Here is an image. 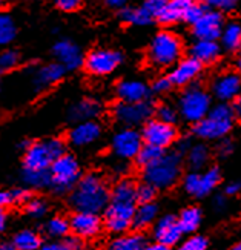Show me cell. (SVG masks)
I'll list each match as a JSON object with an SVG mask.
<instances>
[{
	"label": "cell",
	"mask_w": 241,
	"mask_h": 250,
	"mask_svg": "<svg viewBox=\"0 0 241 250\" xmlns=\"http://www.w3.org/2000/svg\"><path fill=\"white\" fill-rule=\"evenodd\" d=\"M111 147L118 158L131 160V158H135L138 155L140 149L143 147V138H141V134L134 127H125V129H120L112 137Z\"/></svg>",
	"instance_id": "13"
},
{
	"label": "cell",
	"mask_w": 241,
	"mask_h": 250,
	"mask_svg": "<svg viewBox=\"0 0 241 250\" xmlns=\"http://www.w3.org/2000/svg\"><path fill=\"white\" fill-rule=\"evenodd\" d=\"M143 250H172V249L168 247V246H164V244H160V243H154V244L145 247Z\"/></svg>",
	"instance_id": "57"
},
{
	"label": "cell",
	"mask_w": 241,
	"mask_h": 250,
	"mask_svg": "<svg viewBox=\"0 0 241 250\" xmlns=\"http://www.w3.org/2000/svg\"><path fill=\"white\" fill-rule=\"evenodd\" d=\"M111 198L105 180L97 173H88L80 178L71 193V204L77 212L98 213L106 209Z\"/></svg>",
	"instance_id": "2"
},
{
	"label": "cell",
	"mask_w": 241,
	"mask_h": 250,
	"mask_svg": "<svg viewBox=\"0 0 241 250\" xmlns=\"http://www.w3.org/2000/svg\"><path fill=\"white\" fill-rule=\"evenodd\" d=\"M204 6L203 5H200V3H192V6L186 11V14H184V19H183V21H186V23H189V25H194V23H197V21L200 20V17L204 14Z\"/></svg>",
	"instance_id": "44"
},
{
	"label": "cell",
	"mask_w": 241,
	"mask_h": 250,
	"mask_svg": "<svg viewBox=\"0 0 241 250\" xmlns=\"http://www.w3.org/2000/svg\"><path fill=\"white\" fill-rule=\"evenodd\" d=\"M52 2L56 8L63 11V13H74L82 6L83 0H52Z\"/></svg>",
	"instance_id": "45"
},
{
	"label": "cell",
	"mask_w": 241,
	"mask_h": 250,
	"mask_svg": "<svg viewBox=\"0 0 241 250\" xmlns=\"http://www.w3.org/2000/svg\"><path fill=\"white\" fill-rule=\"evenodd\" d=\"M102 112V103L95 99H83L77 103H74L69 107L68 117L71 122H92L98 114Z\"/></svg>",
	"instance_id": "23"
},
{
	"label": "cell",
	"mask_w": 241,
	"mask_h": 250,
	"mask_svg": "<svg viewBox=\"0 0 241 250\" xmlns=\"http://www.w3.org/2000/svg\"><path fill=\"white\" fill-rule=\"evenodd\" d=\"M22 180L29 188L43 189L51 186V173L48 170H31L25 169L22 173Z\"/></svg>",
	"instance_id": "33"
},
{
	"label": "cell",
	"mask_w": 241,
	"mask_h": 250,
	"mask_svg": "<svg viewBox=\"0 0 241 250\" xmlns=\"http://www.w3.org/2000/svg\"><path fill=\"white\" fill-rule=\"evenodd\" d=\"M172 88V83L169 82L168 77H160L154 83H152V92L155 94H166Z\"/></svg>",
	"instance_id": "46"
},
{
	"label": "cell",
	"mask_w": 241,
	"mask_h": 250,
	"mask_svg": "<svg viewBox=\"0 0 241 250\" xmlns=\"http://www.w3.org/2000/svg\"><path fill=\"white\" fill-rule=\"evenodd\" d=\"M52 54H54V57L57 59V63H60L66 71L79 69L85 62L82 49L68 39L59 40L56 45L52 46Z\"/></svg>",
	"instance_id": "16"
},
{
	"label": "cell",
	"mask_w": 241,
	"mask_h": 250,
	"mask_svg": "<svg viewBox=\"0 0 241 250\" xmlns=\"http://www.w3.org/2000/svg\"><path fill=\"white\" fill-rule=\"evenodd\" d=\"M149 95L148 86L140 80H123L117 84V97L123 103L146 102Z\"/></svg>",
	"instance_id": "22"
},
{
	"label": "cell",
	"mask_w": 241,
	"mask_h": 250,
	"mask_svg": "<svg viewBox=\"0 0 241 250\" xmlns=\"http://www.w3.org/2000/svg\"><path fill=\"white\" fill-rule=\"evenodd\" d=\"M240 190H241V184L238 181H232V183L226 184L224 195H226V197H234V195H237Z\"/></svg>",
	"instance_id": "50"
},
{
	"label": "cell",
	"mask_w": 241,
	"mask_h": 250,
	"mask_svg": "<svg viewBox=\"0 0 241 250\" xmlns=\"http://www.w3.org/2000/svg\"><path fill=\"white\" fill-rule=\"evenodd\" d=\"M195 0H169L161 11V14L157 17V20L161 25H175L184 19L186 11H188Z\"/></svg>",
	"instance_id": "24"
},
{
	"label": "cell",
	"mask_w": 241,
	"mask_h": 250,
	"mask_svg": "<svg viewBox=\"0 0 241 250\" xmlns=\"http://www.w3.org/2000/svg\"><path fill=\"white\" fill-rule=\"evenodd\" d=\"M20 62V56L19 52L14 49H6L0 52V77L3 74L13 71Z\"/></svg>",
	"instance_id": "37"
},
{
	"label": "cell",
	"mask_w": 241,
	"mask_h": 250,
	"mask_svg": "<svg viewBox=\"0 0 241 250\" xmlns=\"http://www.w3.org/2000/svg\"><path fill=\"white\" fill-rule=\"evenodd\" d=\"M39 250H69V247L66 246V243H48L43 244Z\"/></svg>",
	"instance_id": "52"
},
{
	"label": "cell",
	"mask_w": 241,
	"mask_h": 250,
	"mask_svg": "<svg viewBox=\"0 0 241 250\" xmlns=\"http://www.w3.org/2000/svg\"><path fill=\"white\" fill-rule=\"evenodd\" d=\"M26 212L32 218H42L48 212V204L40 198H32L26 203Z\"/></svg>",
	"instance_id": "40"
},
{
	"label": "cell",
	"mask_w": 241,
	"mask_h": 250,
	"mask_svg": "<svg viewBox=\"0 0 241 250\" xmlns=\"http://www.w3.org/2000/svg\"><path fill=\"white\" fill-rule=\"evenodd\" d=\"M241 92V77L237 72H224L214 80L212 94L220 103L235 100Z\"/></svg>",
	"instance_id": "17"
},
{
	"label": "cell",
	"mask_w": 241,
	"mask_h": 250,
	"mask_svg": "<svg viewBox=\"0 0 241 250\" xmlns=\"http://www.w3.org/2000/svg\"><path fill=\"white\" fill-rule=\"evenodd\" d=\"M237 66H238V71L241 72V57L238 59V63H237Z\"/></svg>",
	"instance_id": "62"
},
{
	"label": "cell",
	"mask_w": 241,
	"mask_h": 250,
	"mask_svg": "<svg viewBox=\"0 0 241 250\" xmlns=\"http://www.w3.org/2000/svg\"><path fill=\"white\" fill-rule=\"evenodd\" d=\"M51 186L56 192H66L80 180V165L72 155L65 154L51 166Z\"/></svg>",
	"instance_id": "8"
},
{
	"label": "cell",
	"mask_w": 241,
	"mask_h": 250,
	"mask_svg": "<svg viewBox=\"0 0 241 250\" xmlns=\"http://www.w3.org/2000/svg\"><path fill=\"white\" fill-rule=\"evenodd\" d=\"M169 0H145L141 8H143L152 19L157 20V17L161 14V11L164 9V6H166Z\"/></svg>",
	"instance_id": "43"
},
{
	"label": "cell",
	"mask_w": 241,
	"mask_h": 250,
	"mask_svg": "<svg viewBox=\"0 0 241 250\" xmlns=\"http://www.w3.org/2000/svg\"><path fill=\"white\" fill-rule=\"evenodd\" d=\"M105 5L111 9H123L128 5V0H105Z\"/></svg>",
	"instance_id": "53"
},
{
	"label": "cell",
	"mask_w": 241,
	"mask_h": 250,
	"mask_svg": "<svg viewBox=\"0 0 241 250\" xmlns=\"http://www.w3.org/2000/svg\"><path fill=\"white\" fill-rule=\"evenodd\" d=\"M69 227L75 236L79 238H92L100 233L102 220L97 213L75 212L69 220Z\"/></svg>",
	"instance_id": "20"
},
{
	"label": "cell",
	"mask_w": 241,
	"mask_h": 250,
	"mask_svg": "<svg viewBox=\"0 0 241 250\" xmlns=\"http://www.w3.org/2000/svg\"><path fill=\"white\" fill-rule=\"evenodd\" d=\"M227 208V200H226V195H217L214 198V209L217 212H221Z\"/></svg>",
	"instance_id": "51"
},
{
	"label": "cell",
	"mask_w": 241,
	"mask_h": 250,
	"mask_svg": "<svg viewBox=\"0 0 241 250\" xmlns=\"http://www.w3.org/2000/svg\"><path fill=\"white\" fill-rule=\"evenodd\" d=\"M155 112L154 104L151 102H140V103H123L120 102L114 106L112 115L115 122H118L125 127H135L149 122L151 115Z\"/></svg>",
	"instance_id": "9"
},
{
	"label": "cell",
	"mask_w": 241,
	"mask_h": 250,
	"mask_svg": "<svg viewBox=\"0 0 241 250\" xmlns=\"http://www.w3.org/2000/svg\"><path fill=\"white\" fill-rule=\"evenodd\" d=\"M65 243H66L69 250H80V247H82L79 238H68V240H65Z\"/></svg>",
	"instance_id": "55"
},
{
	"label": "cell",
	"mask_w": 241,
	"mask_h": 250,
	"mask_svg": "<svg viewBox=\"0 0 241 250\" xmlns=\"http://www.w3.org/2000/svg\"><path fill=\"white\" fill-rule=\"evenodd\" d=\"M158 216V208L155 203L140 204L137 206L134 218H132V227L135 229H148L152 224H155Z\"/></svg>",
	"instance_id": "26"
},
{
	"label": "cell",
	"mask_w": 241,
	"mask_h": 250,
	"mask_svg": "<svg viewBox=\"0 0 241 250\" xmlns=\"http://www.w3.org/2000/svg\"><path fill=\"white\" fill-rule=\"evenodd\" d=\"M221 45L227 51H237L241 48V25L237 21H231L221 31Z\"/></svg>",
	"instance_id": "31"
},
{
	"label": "cell",
	"mask_w": 241,
	"mask_h": 250,
	"mask_svg": "<svg viewBox=\"0 0 241 250\" xmlns=\"http://www.w3.org/2000/svg\"><path fill=\"white\" fill-rule=\"evenodd\" d=\"M207 240L201 235H194L180 244V250H206Z\"/></svg>",
	"instance_id": "41"
},
{
	"label": "cell",
	"mask_w": 241,
	"mask_h": 250,
	"mask_svg": "<svg viewBox=\"0 0 241 250\" xmlns=\"http://www.w3.org/2000/svg\"><path fill=\"white\" fill-rule=\"evenodd\" d=\"M137 186L131 180L118 181L105 209L106 229L112 233H125L131 226L137 209Z\"/></svg>",
	"instance_id": "1"
},
{
	"label": "cell",
	"mask_w": 241,
	"mask_h": 250,
	"mask_svg": "<svg viewBox=\"0 0 241 250\" xmlns=\"http://www.w3.org/2000/svg\"><path fill=\"white\" fill-rule=\"evenodd\" d=\"M13 203V197H11V192L6 190H0V209L6 208L8 204Z\"/></svg>",
	"instance_id": "54"
},
{
	"label": "cell",
	"mask_w": 241,
	"mask_h": 250,
	"mask_svg": "<svg viewBox=\"0 0 241 250\" xmlns=\"http://www.w3.org/2000/svg\"><path fill=\"white\" fill-rule=\"evenodd\" d=\"M183 56V42L171 31H160L151 40L148 60L155 68H169L177 64Z\"/></svg>",
	"instance_id": "5"
},
{
	"label": "cell",
	"mask_w": 241,
	"mask_h": 250,
	"mask_svg": "<svg viewBox=\"0 0 241 250\" xmlns=\"http://www.w3.org/2000/svg\"><path fill=\"white\" fill-rule=\"evenodd\" d=\"M102 137V126L97 122H82L75 125L69 132V141L72 146L86 147L94 145Z\"/></svg>",
	"instance_id": "21"
},
{
	"label": "cell",
	"mask_w": 241,
	"mask_h": 250,
	"mask_svg": "<svg viewBox=\"0 0 241 250\" xmlns=\"http://www.w3.org/2000/svg\"><path fill=\"white\" fill-rule=\"evenodd\" d=\"M17 36V26L14 19L0 11V46H8Z\"/></svg>",
	"instance_id": "34"
},
{
	"label": "cell",
	"mask_w": 241,
	"mask_h": 250,
	"mask_svg": "<svg viewBox=\"0 0 241 250\" xmlns=\"http://www.w3.org/2000/svg\"><path fill=\"white\" fill-rule=\"evenodd\" d=\"M69 230V221L66 218H62V216H56V218L49 220V223L46 224V233L54 238L66 236Z\"/></svg>",
	"instance_id": "36"
},
{
	"label": "cell",
	"mask_w": 241,
	"mask_h": 250,
	"mask_svg": "<svg viewBox=\"0 0 241 250\" xmlns=\"http://www.w3.org/2000/svg\"><path fill=\"white\" fill-rule=\"evenodd\" d=\"M200 72H201V63H198L192 57H188L180 60L177 64H174L168 79L172 83V86H186L188 88L198 77Z\"/></svg>",
	"instance_id": "19"
},
{
	"label": "cell",
	"mask_w": 241,
	"mask_h": 250,
	"mask_svg": "<svg viewBox=\"0 0 241 250\" xmlns=\"http://www.w3.org/2000/svg\"><path fill=\"white\" fill-rule=\"evenodd\" d=\"M183 161L178 152H164L151 166L143 169L145 183L155 189H169L181 177Z\"/></svg>",
	"instance_id": "4"
},
{
	"label": "cell",
	"mask_w": 241,
	"mask_h": 250,
	"mask_svg": "<svg viewBox=\"0 0 241 250\" xmlns=\"http://www.w3.org/2000/svg\"><path fill=\"white\" fill-rule=\"evenodd\" d=\"M203 6L209 8L212 11H231L237 6L238 0H201Z\"/></svg>",
	"instance_id": "42"
},
{
	"label": "cell",
	"mask_w": 241,
	"mask_h": 250,
	"mask_svg": "<svg viewBox=\"0 0 241 250\" xmlns=\"http://www.w3.org/2000/svg\"><path fill=\"white\" fill-rule=\"evenodd\" d=\"M155 195H157V189L154 186H151V184H148V183H143V184H140V186H137L135 197H137V201L140 204L154 203Z\"/></svg>",
	"instance_id": "39"
},
{
	"label": "cell",
	"mask_w": 241,
	"mask_h": 250,
	"mask_svg": "<svg viewBox=\"0 0 241 250\" xmlns=\"http://www.w3.org/2000/svg\"><path fill=\"white\" fill-rule=\"evenodd\" d=\"M235 114L231 104L218 103L211 107L201 122L195 123L194 134L201 140H221L231 132L234 126Z\"/></svg>",
	"instance_id": "3"
},
{
	"label": "cell",
	"mask_w": 241,
	"mask_h": 250,
	"mask_svg": "<svg viewBox=\"0 0 241 250\" xmlns=\"http://www.w3.org/2000/svg\"><path fill=\"white\" fill-rule=\"evenodd\" d=\"M232 109H234V114H235V117H240V118H241V95H238L237 99L234 100V106H232Z\"/></svg>",
	"instance_id": "56"
},
{
	"label": "cell",
	"mask_w": 241,
	"mask_h": 250,
	"mask_svg": "<svg viewBox=\"0 0 241 250\" xmlns=\"http://www.w3.org/2000/svg\"><path fill=\"white\" fill-rule=\"evenodd\" d=\"M11 197H13V203H28L31 200V193L26 189H16L11 192Z\"/></svg>",
	"instance_id": "48"
},
{
	"label": "cell",
	"mask_w": 241,
	"mask_h": 250,
	"mask_svg": "<svg viewBox=\"0 0 241 250\" xmlns=\"http://www.w3.org/2000/svg\"><path fill=\"white\" fill-rule=\"evenodd\" d=\"M211 103L209 92L198 84H191L178 99V115H181L186 122L195 125L209 114L212 107Z\"/></svg>",
	"instance_id": "6"
},
{
	"label": "cell",
	"mask_w": 241,
	"mask_h": 250,
	"mask_svg": "<svg viewBox=\"0 0 241 250\" xmlns=\"http://www.w3.org/2000/svg\"><path fill=\"white\" fill-rule=\"evenodd\" d=\"M65 155V143L59 138L43 140L25 150L23 165L31 170H48L52 163Z\"/></svg>",
	"instance_id": "7"
},
{
	"label": "cell",
	"mask_w": 241,
	"mask_h": 250,
	"mask_svg": "<svg viewBox=\"0 0 241 250\" xmlns=\"http://www.w3.org/2000/svg\"><path fill=\"white\" fill-rule=\"evenodd\" d=\"M6 227V213L3 209H0V232Z\"/></svg>",
	"instance_id": "58"
},
{
	"label": "cell",
	"mask_w": 241,
	"mask_h": 250,
	"mask_svg": "<svg viewBox=\"0 0 241 250\" xmlns=\"http://www.w3.org/2000/svg\"><path fill=\"white\" fill-rule=\"evenodd\" d=\"M201 210L195 206H191V208H186L181 210L180 216H178V226L183 230V233H194L201 224Z\"/></svg>",
	"instance_id": "28"
},
{
	"label": "cell",
	"mask_w": 241,
	"mask_h": 250,
	"mask_svg": "<svg viewBox=\"0 0 241 250\" xmlns=\"http://www.w3.org/2000/svg\"><path fill=\"white\" fill-rule=\"evenodd\" d=\"M0 250H16V247L13 244H2L0 246Z\"/></svg>",
	"instance_id": "59"
},
{
	"label": "cell",
	"mask_w": 241,
	"mask_h": 250,
	"mask_svg": "<svg viewBox=\"0 0 241 250\" xmlns=\"http://www.w3.org/2000/svg\"><path fill=\"white\" fill-rule=\"evenodd\" d=\"M13 246L16 250H39L42 247V238L37 232L25 229L16 233Z\"/></svg>",
	"instance_id": "32"
},
{
	"label": "cell",
	"mask_w": 241,
	"mask_h": 250,
	"mask_svg": "<svg viewBox=\"0 0 241 250\" xmlns=\"http://www.w3.org/2000/svg\"><path fill=\"white\" fill-rule=\"evenodd\" d=\"M183 230L178 226V220L172 215H164L155 221L154 226V238L157 243L172 247L181 241Z\"/></svg>",
	"instance_id": "18"
},
{
	"label": "cell",
	"mask_w": 241,
	"mask_h": 250,
	"mask_svg": "<svg viewBox=\"0 0 241 250\" xmlns=\"http://www.w3.org/2000/svg\"><path fill=\"white\" fill-rule=\"evenodd\" d=\"M5 3H6V0H0V11H2V8L5 6Z\"/></svg>",
	"instance_id": "61"
},
{
	"label": "cell",
	"mask_w": 241,
	"mask_h": 250,
	"mask_svg": "<svg viewBox=\"0 0 241 250\" xmlns=\"http://www.w3.org/2000/svg\"><path fill=\"white\" fill-rule=\"evenodd\" d=\"M65 72H66V69L57 62L46 63V64H42V66L34 68L29 75V83H31L32 91L42 92L51 88V86H54L63 79Z\"/></svg>",
	"instance_id": "14"
},
{
	"label": "cell",
	"mask_w": 241,
	"mask_h": 250,
	"mask_svg": "<svg viewBox=\"0 0 241 250\" xmlns=\"http://www.w3.org/2000/svg\"><path fill=\"white\" fill-rule=\"evenodd\" d=\"M118 17L122 21L132 26H148L151 25L152 19L143 8H134V6H125L123 9L118 11Z\"/></svg>",
	"instance_id": "27"
},
{
	"label": "cell",
	"mask_w": 241,
	"mask_h": 250,
	"mask_svg": "<svg viewBox=\"0 0 241 250\" xmlns=\"http://www.w3.org/2000/svg\"><path fill=\"white\" fill-rule=\"evenodd\" d=\"M145 247L146 244L143 236L138 233H131L112 240L108 246V250H143Z\"/></svg>",
	"instance_id": "30"
},
{
	"label": "cell",
	"mask_w": 241,
	"mask_h": 250,
	"mask_svg": "<svg viewBox=\"0 0 241 250\" xmlns=\"http://www.w3.org/2000/svg\"><path fill=\"white\" fill-rule=\"evenodd\" d=\"M220 45L214 40H197L191 46V57L201 64H209L220 57Z\"/></svg>",
	"instance_id": "25"
},
{
	"label": "cell",
	"mask_w": 241,
	"mask_h": 250,
	"mask_svg": "<svg viewBox=\"0 0 241 250\" xmlns=\"http://www.w3.org/2000/svg\"><path fill=\"white\" fill-rule=\"evenodd\" d=\"M223 16L218 11L206 9L197 23L192 25V34L197 40H214L221 36Z\"/></svg>",
	"instance_id": "15"
},
{
	"label": "cell",
	"mask_w": 241,
	"mask_h": 250,
	"mask_svg": "<svg viewBox=\"0 0 241 250\" xmlns=\"http://www.w3.org/2000/svg\"><path fill=\"white\" fill-rule=\"evenodd\" d=\"M141 138L145 145L166 149L177 141V129L174 125H168L158 120H149L145 123L143 130H141Z\"/></svg>",
	"instance_id": "12"
},
{
	"label": "cell",
	"mask_w": 241,
	"mask_h": 250,
	"mask_svg": "<svg viewBox=\"0 0 241 250\" xmlns=\"http://www.w3.org/2000/svg\"><path fill=\"white\" fill-rule=\"evenodd\" d=\"M191 146H192V143H191V140H189V138L177 140V150H175V152H178L180 155L188 154V150L191 149Z\"/></svg>",
	"instance_id": "49"
},
{
	"label": "cell",
	"mask_w": 241,
	"mask_h": 250,
	"mask_svg": "<svg viewBox=\"0 0 241 250\" xmlns=\"http://www.w3.org/2000/svg\"><path fill=\"white\" fill-rule=\"evenodd\" d=\"M163 154H164V150L160 149V147H154V146H149V145H143V147L140 149L138 155H137L135 158H137V163H138V165L145 169V167L151 166L152 163H155Z\"/></svg>",
	"instance_id": "35"
},
{
	"label": "cell",
	"mask_w": 241,
	"mask_h": 250,
	"mask_svg": "<svg viewBox=\"0 0 241 250\" xmlns=\"http://www.w3.org/2000/svg\"><path fill=\"white\" fill-rule=\"evenodd\" d=\"M188 165L192 170L195 172H200L207 163L211 160V150L206 145L203 143H197V145H192L191 149L188 150Z\"/></svg>",
	"instance_id": "29"
},
{
	"label": "cell",
	"mask_w": 241,
	"mask_h": 250,
	"mask_svg": "<svg viewBox=\"0 0 241 250\" xmlns=\"http://www.w3.org/2000/svg\"><path fill=\"white\" fill-rule=\"evenodd\" d=\"M155 115L158 122L168 123V125H174L178 120V111L169 104H160L155 109Z\"/></svg>",
	"instance_id": "38"
},
{
	"label": "cell",
	"mask_w": 241,
	"mask_h": 250,
	"mask_svg": "<svg viewBox=\"0 0 241 250\" xmlns=\"http://www.w3.org/2000/svg\"><path fill=\"white\" fill-rule=\"evenodd\" d=\"M215 150H217L218 157H227V155L234 150V145H232V141H231V140L221 138V140H218Z\"/></svg>",
	"instance_id": "47"
},
{
	"label": "cell",
	"mask_w": 241,
	"mask_h": 250,
	"mask_svg": "<svg viewBox=\"0 0 241 250\" xmlns=\"http://www.w3.org/2000/svg\"><path fill=\"white\" fill-rule=\"evenodd\" d=\"M122 60L123 57L118 51L98 48L88 54L83 62V66L89 74L102 77V75H109L114 72L118 68V64L122 63Z\"/></svg>",
	"instance_id": "11"
},
{
	"label": "cell",
	"mask_w": 241,
	"mask_h": 250,
	"mask_svg": "<svg viewBox=\"0 0 241 250\" xmlns=\"http://www.w3.org/2000/svg\"><path fill=\"white\" fill-rule=\"evenodd\" d=\"M231 250H241V241H238L237 244H234V247Z\"/></svg>",
	"instance_id": "60"
},
{
	"label": "cell",
	"mask_w": 241,
	"mask_h": 250,
	"mask_svg": "<svg viewBox=\"0 0 241 250\" xmlns=\"http://www.w3.org/2000/svg\"><path fill=\"white\" fill-rule=\"evenodd\" d=\"M220 170L217 167H209L203 172H189L183 178V188L192 197H206L209 195L220 183Z\"/></svg>",
	"instance_id": "10"
}]
</instances>
